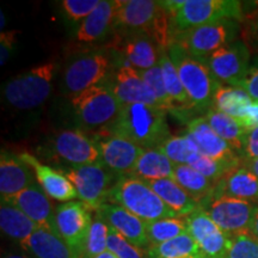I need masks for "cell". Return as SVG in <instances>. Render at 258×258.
I'll use <instances>...</instances> for the list:
<instances>
[{"label": "cell", "instance_id": "cell-1", "mask_svg": "<svg viewBox=\"0 0 258 258\" xmlns=\"http://www.w3.org/2000/svg\"><path fill=\"white\" fill-rule=\"evenodd\" d=\"M127 32L148 35L156 41L161 50H167L173 43L170 16L159 5V2L153 0L118 2L114 34Z\"/></svg>", "mask_w": 258, "mask_h": 258}, {"label": "cell", "instance_id": "cell-2", "mask_svg": "<svg viewBox=\"0 0 258 258\" xmlns=\"http://www.w3.org/2000/svg\"><path fill=\"white\" fill-rule=\"evenodd\" d=\"M166 114L163 109L147 104L123 105L106 133L128 139L144 150L158 148L171 137Z\"/></svg>", "mask_w": 258, "mask_h": 258}, {"label": "cell", "instance_id": "cell-3", "mask_svg": "<svg viewBox=\"0 0 258 258\" xmlns=\"http://www.w3.org/2000/svg\"><path fill=\"white\" fill-rule=\"evenodd\" d=\"M57 72L54 60L40 63L9 79L2 88L3 103L17 111H32L48 101Z\"/></svg>", "mask_w": 258, "mask_h": 258}, {"label": "cell", "instance_id": "cell-4", "mask_svg": "<svg viewBox=\"0 0 258 258\" xmlns=\"http://www.w3.org/2000/svg\"><path fill=\"white\" fill-rule=\"evenodd\" d=\"M76 124L84 133H106L122 110L120 101L106 82L79 95L69 97Z\"/></svg>", "mask_w": 258, "mask_h": 258}, {"label": "cell", "instance_id": "cell-5", "mask_svg": "<svg viewBox=\"0 0 258 258\" xmlns=\"http://www.w3.org/2000/svg\"><path fill=\"white\" fill-rule=\"evenodd\" d=\"M112 55L108 48L79 50L73 54L63 67L61 92L72 97L108 82L115 67Z\"/></svg>", "mask_w": 258, "mask_h": 258}, {"label": "cell", "instance_id": "cell-6", "mask_svg": "<svg viewBox=\"0 0 258 258\" xmlns=\"http://www.w3.org/2000/svg\"><path fill=\"white\" fill-rule=\"evenodd\" d=\"M167 54L178 72L195 114L205 116L213 109L215 92L222 84L215 79L207 63L190 55L178 43L171 44Z\"/></svg>", "mask_w": 258, "mask_h": 258}, {"label": "cell", "instance_id": "cell-7", "mask_svg": "<svg viewBox=\"0 0 258 258\" xmlns=\"http://www.w3.org/2000/svg\"><path fill=\"white\" fill-rule=\"evenodd\" d=\"M108 203L121 206L145 222L179 218L145 180L131 175L117 177L108 195Z\"/></svg>", "mask_w": 258, "mask_h": 258}, {"label": "cell", "instance_id": "cell-8", "mask_svg": "<svg viewBox=\"0 0 258 258\" xmlns=\"http://www.w3.org/2000/svg\"><path fill=\"white\" fill-rule=\"evenodd\" d=\"M44 159L56 164V170L78 167L101 161V153L95 139L76 128L60 129L38 148Z\"/></svg>", "mask_w": 258, "mask_h": 258}, {"label": "cell", "instance_id": "cell-9", "mask_svg": "<svg viewBox=\"0 0 258 258\" xmlns=\"http://www.w3.org/2000/svg\"><path fill=\"white\" fill-rule=\"evenodd\" d=\"M170 18L175 37L180 32L224 19L244 23L245 15L241 3L237 0H185V4Z\"/></svg>", "mask_w": 258, "mask_h": 258}, {"label": "cell", "instance_id": "cell-10", "mask_svg": "<svg viewBox=\"0 0 258 258\" xmlns=\"http://www.w3.org/2000/svg\"><path fill=\"white\" fill-rule=\"evenodd\" d=\"M241 22L224 19L212 24L190 29L173 37V43H178L190 55L205 62L213 53L239 38Z\"/></svg>", "mask_w": 258, "mask_h": 258}, {"label": "cell", "instance_id": "cell-11", "mask_svg": "<svg viewBox=\"0 0 258 258\" xmlns=\"http://www.w3.org/2000/svg\"><path fill=\"white\" fill-rule=\"evenodd\" d=\"M59 171L73 183L78 199L92 212H97L104 203H108L109 192L118 177L102 161L78 167H64Z\"/></svg>", "mask_w": 258, "mask_h": 258}, {"label": "cell", "instance_id": "cell-12", "mask_svg": "<svg viewBox=\"0 0 258 258\" xmlns=\"http://www.w3.org/2000/svg\"><path fill=\"white\" fill-rule=\"evenodd\" d=\"M251 53L246 42L238 38L213 53L205 62L219 83L239 88L251 66Z\"/></svg>", "mask_w": 258, "mask_h": 258}, {"label": "cell", "instance_id": "cell-13", "mask_svg": "<svg viewBox=\"0 0 258 258\" xmlns=\"http://www.w3.org/2000/svg\"><path fill=\"white\" fill-rule=\"evenodd\" d=\"M56 225L60 237L74 256L83 258L88 235L93 221L92 211L82 201H70L57 206Z\"/></svg>", "mask_w": 258, "mask_h": 258}, {"label": "cell", "instance_id": "cell-14", "mask_svg": "<svg viewBox=\"0 0 258 258\" xmlns=\"http://www.w3.org/2000/svg\"><path fill=\"white\" fill-rule=\"evenodd\" d=\"M258 203L228 196L213 198L202 208L221 231L230 237L249 232Z\"/></svg>", "mask_w": 258, "mask_h": 258}, {"label": "cell", "instance_id": "cell-15", "mask_svg": "<svg viewBox=\"0 0 258 258\" xmlns=\"http://www.w3.org/2000/svg\"><path fill=\"white\" fill-rule=\"evenodd\" d=\"M117 0H101L92 14L80 24L73 36V44L77 49H96L99 44L109 43L114 34Z\"/></svg>", "mask_w": 258, "mask_h": 258}, {"label": "cell", "instance_id": "cell-16", "mask_svg": "<svg viewBox=\"0 0 258 258\" xmlns=\"http://www.w3.org/2000/svg\"><path fill=\"white\" fill-rule=\"evenodd\" d=\"M188 233L199 245L202 258H226L232 246V237L212 220L202 207L184 218Z\"/></svg>", "mask_w": 258, "mask_h": 258}, {"label": "cell", "instance_id": "cell-17", "mask_svg": "<svg viewBox=\"0 0 258 258\" xmlns=\"http://www.w3.org/2000/svg\"><path fill=\"white\" fill-rule=\"evenodd\" d=\"M105 48L116 51L138 71L159 64L161 50L152 37L140 32L114 34Z\"/></svg>", "mask_w": 258, "mask_h": 258}, {"label": "cell", "instance_id": "cell-18", "mask_svg": "<svg viewBox=\"0 0 258 258\" xmlns=\"http://www.w3.org/2000/svg\"><path fill=\"white\" fill-rule=\"evenodd\" d=\"M121 60L122 62L115 63L114 71L108 80L116 98L122 105L147 104L159 108L156 96L144 82L140 72L129 64L123 57H121Z\"/></svg>", "mask_w": 258, "mask_h": 258}, {"label": "cell", "instance_id": "cell-19", "mask_svg": "<svg viewBox=\"0 0 258 258\" xmlns=\"http://www.w3.org/2000/svg\"><path fill=\"white\" fill-rule=\"evenodd\" d=\"M101 153V161L115 175H131L144 148L128 139L110 133L93 135Z\"/></svg>", "mask_w": 258, "mask_h": 258}, {"label": "cell", "instance_id": "cell-20", "mask_svg": "<svg viewBox=\"0 0 258 258\" xmlns=\"http://www.w3.org/2000/svg\"><path fill=\"white\" fill-rule=\"evenodd\" d=\"M2 202H9L16 206L40 228L59 234L56 225V209H54L50 198L43 191L37 182L32 183L12 199Z\"/></svg>", "mask_w": 258, "mask_h": 258}, {"label": "cell", "instance_id": "cell-21", "mask_svg": "<svg viewBox=\"0 0 258 258\" xmlns=\"http://www.w3.org/2000/svg\"><path fill=\"white\" fill-rule=\"evenodd\" d=\"M18 157L31 167L37 183L50 199L66 203L78 198V192L73 183L61 171L43 164L34 154L28 152L19 153Z\"/></svg>", "mask_w": 258, "mask_h": 258}, {"label": "cell", "instance_id": "cell-22", "mask_svg": "<svg viewBox=\"0 0 258 258\" xmlns=\"http://www.w3.org/2000/svg\"><path fill=\"white\" fill-rule=\"evenodd\" d=\"M95 213H98L108 226L117 231L124 239H127L134 246L145 251L151 246L146 232V222L134 215L133 213L112 203H104Z\"/></svg>", "mask_w": 258, "mask_h": 258}, {"label": "cell", "instance_id": "cell-23", "mask_svg": "<svg viewBox=\"0 0 258 258\" xmlns=\"http://www.w3.org/2000/svg\"><path fill=\"white\" fill-rule=\"evenodd\" d=\"M188 133L191 135L200 152L205 156L218 160L240 163L241 157L234 151L230 144L213 131L205 116H198L186 124Z\"/></svg>", "mask_w": 258, "mask_h": 258}, {"label": "cell", "instance_id": "cell-24", "mask_svg": "<svg viewBox=\"0 0 258 258\" xmlns=\"http://www.w3.org/2000/svg\"><path fill=\"white\" fill-rule=\"evenodd\" d=\"M37 182L34 171L19 157L2 151L0 157V196L2 201H8L32 183Z\"/></svg>", "mask_w": 258, "mask_h": 258}, {"label": "cell", "instance_id": "cell-25", "mask_svg": "<svg viewBox=\"0 0 258 258\" xmlns=\"http://www.w3.org/2000/svg\"><path fill=\"white\" fill-rule=\"evenodd\" d=\"M219 196H228L258 203V177L240 165L215 184L212 199Z\"/></svg>", "mask_w": 258, "mask_h": 258}, {"label": "cell", "instance_id": "cell-26", "mask_svg": "<svg viewBox=\"0 0 258 258\" xmlns=\"http://www.w3.org/2000/svg\"><path fill=\"white\" fill-rule=\"evenodd\" d=\"M21 246L34 258H77L59 234L37 228Z\"/></svg>", "mask_w": 258, "mask_h": 258}, {"label": "cell", "instance_id": "cell-27", "mask_svg": "<svg viewBox=\"0 0 258 258\" xmlns=\"http://www.w3.org/2000/svg\"><path fill=\"white\" fill-rule=\"evenodd\" d=\"M152 188L154 192L176 212L180 218H186L200 208L198 201H195L182 186H179L173 179L164 178L156 180H145Z\"/></svg>", "mask_w": 258, "mask_h": 258}, {"label": "cell", "instance_id": "cell-28", "mask_svg": "<svg viewBox=\"0 0 258 258\" xmlns=\"http://www.w3.org/2000/svg\"><path fill=\"white\" fill-rule=\"evenodd\" d=\"M205 117L213 131L221 139H224L226 143L230 144L243 159L245 140H246L250 128H247L243 122L237 118L222 114L220 111L213 110V109L205 115Z\"/></svg>", "mask_w": 258, "mask_h": 258}, {"label": "cell", "instance_id": "cell-29", "mask_svg": "<svg viewBox=\"0 0 258 258\" xmlns=\"http://www.w3.org/2000/svg\"><path fill=\"white\" fill-rule=\"evenodd\" d=\"M173 175H175V164L159 148L145 150L131 173V176L143 180L173 179Z\"/></svg>", "mask_w": 258, "mask_h": 258}, {"label": "cell", "instance_id": "cell-30", "mask_svg": "<svg viewBox=\"0 0 258 258\" xmlns=\"http://www.w3.org/2000/svg\"><path fill=\"white\" fill-rule=\"evenodd\" d=\"M252 103V98L241 88L220 85L215 92L213 110L220 111L244 123Z\"/></svg>", "mask_w": 258, "mask_h": 258}, {"label": "cell", "instance_id": "cell-31", "mask_svg": "<svg viewBox=\"0 0 258 258\" xmlns=\"http://www.w3.org/2000/svg\"><path fill=\"white\" fill-rule=\"evenodd\" d=\"M0 228L3 234L22 244L40 227L16 206L9 202H2Z\"/></svg>", "mask_w": 258, "mask_h": 258}, {"label": "cell", "instance_id": "cell-32", "mask_svg": "<svg viewBox=\"0 0 258 258\" xmlns=\"http://www.w3.org/2000/svg\"><path fill=\"white\" fill-rule=\"evenodd\" d=\"M173 180L199 202L200 207L211 201L214 194L215 183L189 165H175Z\"/></svg>", "mask_w": 258, "mask_h": 258}, {"label": "cell", "instance_id": "cell-33", "mask_svg": "<svg viewBox=\"0 0 258 258\" xmlns=\"http://www.w3.org/2000/svg\"><path fill=\"white\" fill-rule=\"evenodd\" d=\"M146 258H184L201 257L199 245L189 233L182 234L159 245H151L145 251Z\"/></svg>", "mask_w": 258, "mask_h": 258}, {"label": "cell", "instance_id": "cell-34", "mask_svg": "<svg viewBox=\"0 0 258 258\" xmlns=\"http://www.w3.org/2000/svg\"><path fill=\"white\" fill-rule=\"evenodd\" d=\"M158 148L175 165H189L194 156L201 153L188 132L183 135H171Z\"/></svg>", "mask_w": 258, "mask_h": 258}, {"label": "cell", "instance_id": "cell-35", "mask_svg": "<svg viewBox=\"0 0 258 258\" xmlns=\"http://www.w3.org/2000/svg\"><path fill=\"white\" fill-rule=\"evenodd\" d=\"M146 232L151 245H159L188 233L185 219L169 218L146 222Z\"/></svg>", "mask_w": 258, "mask_h": 258}, {"label": "cell", "instance_id": "cell-36", "mask_svg": "<svg viewBox=\"0 0 258 258\" xmlns=\"http://www.w3.org/2000/svg\"><path fill=\"white\" fill-rule=\"evenodd\" d=\"M99 0H62L59 3L60 15L74 36L80 24L92 14Z\"/></svg>", "mask_w": 258, "mask_h": 258}, {"label": "cell", "instance_id": "cell-37", "mask_svg": "<svg viewBox=\"0 0 258 258\" xmlns=\"http://www.w3.org/2000/svg\"><path fill=\"white\" fill-rule=\"evenodd\" d=\"M241 165L240 163H232V161L218 160L214 158L207 157L202 153H198L194 156L191 161L189 163V166H191L194 170L201 173L205 177H207L213 183H217L219 180Z\"/></svg>", "mask_w": 258, "mask_h": 258}, {"label": "cell", "instance_id": "cell-38", "mask_svg": "<svg viewBox=\"0 0 258 258\" xmlns=\"http://www.w3.org/2000/svg\"><path fill=\"white\" fill-rule=\"evenodd\" d=\"M108 224L103 220L98 213H95L83 258H96L108 251Z\"/></svg>", "mask_w": 258, "mask_h": 258}, {"label": "cell", "instance_id": "cell-39", "mask_svg": "<svg viewBox=\"0 0 258 258\" xmlns=\"http://www.w3.org/2000/svg\"><path fill=\"white\" fill-rule=\"evenodd\" d=\"M139 72L143 77L144 82L147 84L148 88L152 90L154 96H156L159 108L165 110L166 112H171V110H172V103H171L170 97L167 95L160 64H157V66L146 71H139Z\"/></svg>", "mask_w": 258, "mask_h": 258}, {"label": "cell", "instance_id": "cell-40", "mask_svg": "<svg viewBox=\"0 0 258 258\" xmlns=\"http://www.w3.org/2000/svg\"><path fill=\"white\" fill-rule=\"evenodd\" d=\"M108 250L117 258H146L141 249L129 243L110 226L108 233Z\"/></svg>", "mask_w": 258, "mask_h": 258}, {"label": "cell", "instance_id": "cell-41", "mask_svg": "<svg viewBox=\"0 0 258 258\" xmlns=\"http://www.w3.org/2000/svg\"><path fill=\"white\" fill-rule=\"evenodd\" d=\"M226 258H258V240L249 232L234 235Z\"/></svg>", "mask_w": 258, "mask_h": 258}, {"label": "cell", "instance_id": "cell-42", "mask_svg": "<svg viewBox=\"0 0 258 258\" xmlns=\"http://www.w3.org/2000/svg\"><path fill=\"white\" fill-rule=\"evenodd\" d=\"M239 88L243 89L253 102H258V55H254L251 61L250 69L243 82L240 83Z\"/></svg>", "mask_w": 258, "mask_h": 258}, {"label": "cell", "instance_id": "cell-43", "mask_svg": "<svg viewBox=\"0 0 258 258\" xmlns=\"http://www.w3.org/2000/svg\"><path fill=\"white\" fill-rule=\"evenodd\" d=\"M245 42L250 47L251 51H256L258 55V8L254 10L252 14L245 17Z\"/></svg>", "mask_w": 258, "mask_h": 258}, {"label": "cell", "instance_id": "cell-44", "mask_svg": "<svg viewBox=\"0 0 258 258\" xmlns=\"http://www.w3.org/2000/svg\"><path fill=\"white\" fill-rule=\"evenodd\" d=\"M18 31H3L0 35V64L4 66L14 53Z\"/></svg>", "mask_w": 258, "mask_h": 258}, {"label": "cell", "instance_id": "cell-45", "mask_svg": "<svg viewBox=\"0 0 258 258\" xmlns=\"http://www.w3.org/2000/svg\"><path fill=\"white\" fill-rule=\"evenodd\" d=\"M258 158V125L250 129L244 145L243 159H254Z\"/></svg>", "mask_w": 258, "mask_h": 258}, {"label": "cell", "instance_id": "cell-46", "mask_svg": "<svg viewBox=\"0 0 258 258\" xmlns=\"http://www.w3.org/2000/svg\"><path fill=\"white\" fill-rule=\"evenodd\" d=\"M241 165L245 169L249 170L250 172H252L254 176L258 177V158H254V159H243L241 160Z\"/></svg>", "mask_w": 258, "mask_h": 258}, {"label": "cell", "instance_id": "cell-47", "mask_svg": "<svg viewBox=\"0 0 258 258\" xmlns=\"http://www.w3.org/2000/svg\"><path fill=\"white\" fill-rule=\"evenodd\" d=\"M249 233L258 240V205H257V209H256V213H254V215H253L252 221H251V224H250Z\"/></svg>", "mask_w": 258, "mask_h": 258}, {"label": "cell", "instance_id": "cell-48", "mask_svg": "<svg viewBox=\"0 0 258 258\" xmlns=\"http://www.w3.org/2000/svg\"><path fill=\"white\" fill-rule=\"evenodd\" d=\"M2 258H34V257L27 256V254H21V253H6Z\"/></svg>", "mask_w": 258, "mask_h": 258}, {"label": "cell", "instance_id": "cell-49", "mask_svg": "<svg viewBox=\"0 0 258 258\" xmlns=\"http://www.w3.org/2000/svg\"><path fill=\"white\" fill-rule=\"evenodd\" d=\"M96 258H117L115 256L114 253L111 252V251H105V252H103L102 254H99L98 257H96Z\"/></svg>", "mask_w": 258, "mask_h": 258}, {"label": "cell", "instance_id": "cell-50", "mask_svg": "<svg viewBox=\"0 0 258 258\" xmlns=\"http://www.w3.org/2000/svg\"><path fill=\"white\" fill-rule=\"evenodd\" d=\"M0 18H2V22H0V28H2V32H3V30H4V28H5V25H6V18H5V14H4V11H0Z\"/></svg>", "mask_w": 258, "mask_h": 258}, {"label": "cell", "instance_id": "cell-51", "mask_svg": "<svg viewBox=\"0 0 258 258\" xmlns=\"http://www.w3.org/2000/svg\"><path fill=\"white\" fill-rule=\"evenodd\" d=\"M184 258H199V257H184Z\"/></svg>", "mask_w": 258, "mask_h": 258}]
</instances>
